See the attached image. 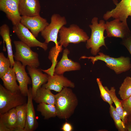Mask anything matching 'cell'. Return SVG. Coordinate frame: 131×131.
I'll use <instances>...</instances> for the list:
<instances>
[{"label": "cell", "instance_id": "cell-1", "mask_svg": "<svg viewBox=\"0 0 131 131\" xmlns=\"http://www.w3.org/2000/svg\"><path fill=\"white\" fill-rule=\"evenodd\" d=\"M78 103L75 94L70 89L65 87L56 95L55 106L57 116L59 118L66 119L73 114Z\"/></svg>", "mask_w": 131, "mask_h": 131}, {"label": "cell", "instance_id": "cell-2", "mask_svg": "<svg viewBox=\"0 0 131 131\" xmlns=\"http://www.w3.org/2000/svg\"><path fill=\"white\" fill-rule=\"evenodd\" d=\"M98 18L96 17H94L92 19V24L89 25L91 30V35L86 44L87 49H90L91 53L95 56L99 52L101 47L104 46L107 48L105 41L106 37L104 35L105 23L102 20L98 23Z\"/></svg>", "mask_w": 131, "mask_h": 131}, {"label": "cell", "instance_id": "cell-3", "mask_svg": "<svg viewBox=\"0 0 131 131\" xmlns=\"http://www.w3.org/2000/svg\"><path fill=\"white\" fill-rule=\"evenodd\" d=\"M95 56H82L80 58L90 59L93 64L98 60L104 62L106 66L113 70L117 74L127 72L131 69V58L129 57L121 56L115 58L110 56L101 52Z\"/></svg>", "mask_w": 131, "mask_h": 131}, {"label": "cell", "instance_id": "cell-4", "mask_svg": "<svg viewBox=\"0 0 131 131\" xmlns=\"http://www.w3.org/2000/svg\"><path fill=\"white\" fill-rule=\"evenodd\" d=\"M60 40L59 45L66 48L70 43L76 44L85 42L89 38L87 33L77 25H71L69 27L63 26L59 33Z\"/></svg>", "mask_w": 131, "mask_h": 131}, {"label": "cell", "instance_id": "cell-5", "mask_svg": "<svg viewBox=\"0 0 131 131\" xmlns=\"http://www.w3.org/2000/svg\"><path fill=\"white\" fill-rule=\"evenodd\" d=\"M14 43L16 52L14 57L23 65L37 68L39 66L38 54L33 51L31 47L20 41H15Z\"/></svg>", "mask_w": 131, "mask_h": 131}, {"label": "cell", "instance_id": "cell-6", "mask_svg": "<svg viewBox=\"0 0 131 131\" xmlns=\"http://www.w3.org/2000/svg\"><path fill=\"white\" fill-rule=\"evenodd\" d=\"M20 92L13 93L0 84V114L26 103L27 99Z\"/></svg>", "mask_w": 131, "mask_h": 131}, {"label": "cell", "instance_id": "cell-7", "mask_svg": "<svg viewBox=\"0 0 131 131\" xmlns=\"http://www.w3.org/2000/svg\"><path fill=\"white\" fill-rule=\"evenodd\" d=\"M66 23L65 17L57 14H53L51 17L50 24L41 32V36L45 40L44 42L48 44L52 41L56 45H59L57 41L58 33L62 27Z\"/></svg>", "mask_w": 131, "mask_h": 131}, {"label": "cell", "instance_id": "cell-8", "mask_svg": "<svg viewBox=\"0 0 131 131\" xmlns=\"http://www.w3.org/2000/svg\"><path fill=\"white\" fill-rule=\"evenodd\" d=\"M12 29L20 41L29 47H39L45 51L47 49L48 44L38 40L29 29L20 23L13 25Z\"/></svg>", "mask_w": 131, "mask_h": 131}, {"label": "cell", "instance_id": "cell-9", "mask_svg": "<svg viewBox=\"0 0 131 131\" xmlns=\"http://www.w3.org/2000/svg\"><path fill=\"white\" fill-rule=\"evenodd\" d=\"M115 7L108 11L104 14L103 18L105 20L113 17L127 23V19L131 17V0H121L118 3H115Z\"/></svg>", "mask_w": 131, "mask_h": 131}, {"label": "cell", "instance_id": "cell-10", "mask_svg": "<svg viewBox=\"0 0 131 131\" xmlns=\"http://www.w3.org/2000/svg\"><path fill=\"white\" fill-rule=\"evenodd\" d=\"M105 30L107 35L109 37H115L123 40L130 35L131 32L127 23L117 19L105 23Z\"/></svg>", "mask_w": 131, "mask_h": 131}, {"label": "cell", "instance_id": "cell-11", "mask_svg": "<svg viewBox=\"0 0 131 131\" xmlns=\"http://www.w3.org/2000/svg\"><path fill=\"white\" fill-rule=\"evenodd\" d=\"M20 0H0V10L5 13L13 25L20 23L21 16L18 10Z\"/></svg>", "mask_w": 131, "mask_h": 131}, {"label": "cell", "instance_id": "cell-12", "mask_svg": "<svg viewBox=\"0 0 131 131\" xmlns=\"http://www.w3.org/2000/svg\"><path fill=\"white\" fill-rule=\"evenodd\" d=\"M20 23L30 30L36 37L49 24L46 19L40 15L33 17L21 16Z\"/></svg>", "mask_w": 131, "mask_h": 131}, {"label": "cell", "instance_id": "cell-13", "mask_svg": "<svg viewBox=\"0 0 131 131\" xmlns=\"http://www.w3.org/2000/svg\"><path fill=\"white\" fill-rule=\"evenodd\" d=\"M48 75V81L42 86L50 90L59 92L65 87L74 88L75 87L74 83L63 75L54 74L53 76Z\"/></svg>", "mask_w": 131, "mask_h": 131}, {"label": "cell", "instance_id": "cell-14", "mask_svg": "<svg viewBox=\"0 0 131 131\" xmlns=\"http://www.w3.org/2000/svg\"><path fill=\"white\" fill-rule=\"evenodd\" d=\"M25 66L19 61H15L13 68L15 73L19 84L20 91L24 96L27 97L29 89L28 86L32 81L25 70Z\"/></svg>", "mask_w": 131, "mask_h": 131}, {"label": "cell", "instance_id": "cell-15", "mask_svg": "<svg viewBox=\"0 0 131 131\" xmlns=\"http://www.w3.org/2000/svg\"><path fill=\"white\" fill-rule=\"evenodd\" d=\"M69 50L66 48L63 51L61 59L58 62L55 69L54 74L63 75L66 72L79 70L81 68L80 64L69 59L68 55Z\"/></svg>", "mask_w": 131, "mask_h": 131}, {"label": "cell", "instance_id": "cell-16", "mask_svg": "<svg viewBox=\"0 0 131 131\" xmlns=\"http://www.w3.org/2000/svg\"><path fill=\"white\" fill-rule=\"evenodd\" d=\"M27 69L31 79V91L33 99L37 90L48 81V75L43 74L41 69L37 68L27 66Z\"/></svg>", "mask_w": 131, "mask_h": 131}, {"label": "cell", "instance_id": "cell-17", "mask_svg": "<svg viewBox=\"0 0 131 131\" xmlns=\"http://www.w3.org/2000/svg\"><path fill=\"white\" fill-rule=\"evenodd\" d=\"M31 89V88L30 87L27 96L26 119L24 129L25 131H34L38 126V123L36 119L33 103Z\"/></svg>", "mask_w": 131, "mask_h": 131}, {"label": "cell", "instance_id": "cell-18", "mask_svg": "<svg viewBox=\"0 0 131 131\" xmlns=\"http://www.w3.org/2000/svg\"><path fill=\"white\" fill-rule=\"evenodd\" d=\"M41 6L39 0H20L18 12L21 16L33 17L40 15Z\"/></svg>", "mask_w": 131, "mask_h": 131}, {"label": "cell", "instance_id": "cell-19", "mask_svg": "<svg viewBox=\"0 0 131 131\" xmlns=\"http://www.w3.org/2000/svg\"><path fill=\"white\" fill-rule=\"evenodd\" d=\"M1 79L6 89L13 93L20 92L19 86L16 82V74L13 68L10 67Z\"/></svg>", "mask_w": 131, "mask_h": 131}, {"label": "cell", "instance_id": "cell-20", "mask_svg": "<svg viewBox=\"0 0 131 131\" xmlns=\"http://www.w3.org/2000/svg\"><path fill=\"white\" fill-rule=\"evenodd\" d=\"M33 100L37 103L55 105L56 95L53 94L50 90L42 86L37 90Z\"/></svg>", "mask_w": 131, "mask_h": 131}, {"label": "cell", "instance_id": "cell-21", "mask_svg": "<svg viewBox=\"0 0 131 131\" xmlns=\"http://www.w3.org/2000/svg\"><path fill=\"white\" fill-rule=\"evenodd\" d=\"M0 35L1 36L3 42L6 43L8 54V58L10 60V67L13 68L15 64L14 56L12 46L11 40L10 35V29L8 25L4 24L0 27Z\"/></svg>", "mask_w": 131, "mask_h": 131}, {"label": "cell", "instance_id": "cell-22", "mask_svg": "<svg viewBox=\"0 0 131 131\" xmlns=\"http://www.w3.org/2000/svg\"><path fill=\"white\" fill-rule=\"evenodd\" d=\"M0 123L12 131L17 128V119L16 107L12 108L3 114H0Z\"/></svg>", "mask_w": 131, "mask_h": 131}, {"label": "cell", "instance_id": "cell-23", "mask_svg": "<svg viewBox=\"0 0 131 131\" xmlns=\"http://www.w3.org/2000/svg\"><path fill=\"white\" fill-rule=\"evenodd\" d=\"M104 87L115 104L116 111L120 115L122 120L125 124L127 122L128 116L126 112L123 108L121 100H119L116 95L115 89V87H111L110 90L106 86Z\"/></svg>", "mask_w": 131, "mask_h": 131}, {"label": "cell", "instance_id": "cell-24", "mask_svg": "<svg viewBox=\"0 0 131 131\" xmlns=\"http://www.w3.org/2000/svg\"><path fill=\"white\" fill-rule=\"evenodd\" d=\"M62 46L59 45L53 47L49 52L48 58L52 63L51 67L47 70L41 69L48 75L53 76L54 74L55 69L57 63V58L59 53L62 51Z\"/></svg>", "mask_w": 131, "mask_h": 131}, {"label": "cell", "instance_id": "cell-25", "mask_svg": "<svg viewBox=\"0 0 131 131\" xmlns=\"http://www.w3.org/2000/svg\"><path fill=\"white\" fill-rule=\"evenodd\" d=\"M37 110L41 113L45 119L57 116V110L54 105L43 103H39L37 106Z\"/></svg>", "mask_w": 131, "mask_h": 131}, {"label": "cell", "instance_id": "cell-26", "mask_svg": "<svg viewBox=\"0 0 131 131\" xmlns=\"http://www.w3.org/2000/svg\"><path fill=\"white\" fill-rule=\"evenodd\" d=\"M27 103L16 107L17 119V127L24 129L26 119Z\"/></svg>", "mask_w": 131, "mask_h": 131}, {"label": "cell", "instance_id": "cell-27", "mask_svg": "<svg viewBox=\"0 0 131 131\" xmlns=\"http://www.w3.org/2000/svg\"><path fill=\"white\" fill-rule=\"evenodd\" d=\"M122 100L125 99L131 96V77H126L119 88L118 92Z\"/></svg>", "mask_w": 131, "mask_h": 131}, {"label": "cell", "instance_id": "cell-28", "mask_svg": "<svg viewBox=\"0 0 131 131\" xmlns=\"http://www.w3.org/2000/svg\"><path fill=\"white\" fill-rule=\"evenodd\" d=\"M110 106V113L114 121L116 128L119 131H127L125 124L116 111L115 108L112 105Z\"/></svg>", "mask_w": 131, "mask_h": 131}, {"label": "cell", "instance_id": "cell-29", "mask_svg": "<svg viewBox=\"0 0 131 131\" xmlns=\"http://www.w3.org/2000/svg\"><path fill=\"white\" fill-rule=\"evenodd\" d=\"M11 63L8 58H6L3 53H0V78L3 76L10 67Z\"/></svg>", "mask_w": 131, "mask_h": 131}, {"label": "cell", "instance_id": "cell-30", "mask_svg": "<svg viewBox=\"0 0 131 131\" xmlns=\"http://www.w3.org/2000/svg\"><path fill=\"white\" fill-rule=\"evenodd\" d=\"M96 81L100 90V96L102 99L110 105H112L114 102L108 92L103 86L100 78H97Z\"/></svg>", "mask_w": 131, "mask_h": 131}, {"label": "cell", "instance_id": "cell-31", "mask_svg": "<svg viewBox=\"0 0 131 131\" xmlns=\"http://www.w3.org/2000/svg\"><path fill=\"white\" fill-rule=\"evenodd\" d=\"M121 102L128 117L131 115V96L125 99L121 100Z\"/></svg>", "mask_w": 131, "mask_h": 131}, {"label": "cell", "instance_id": "cell-32", "mask_svg": "<svg viewBox=\"0 0 131 131\" xmlns=\"http://www.w3.org/2000/svg\"><path fill=\"white\" fill-rule=\"evenodd\" d=\"M122 43L126 48L131 55V34L127 38L122 40Z\"/></svg>", "mask_w": 131, "mask_h": 131}, {"label": "cell", "instance_id": "cell-33", "mask_svg": "<svg viewBox=\"0 0 131 131\" xmlns=\"http://www.w3.org/2000/svg\"><path fill=\"white\" fill-rule=\"evenodd\" d=\"M61 129L63 131H72L73 127L70 123L66 122L63 125Z\"/></svg>", "mask_w": 131, "mask_h": 131}, {"label": "cell", "instance_id": "cell-34", "mask_svg": "<svg viewBox=\"0 0 131 131\" xmlns=\"http://www.w3.org/2000/svg\"><path fill=\"white\" fill-rule=\"evenodd\" d=\"M0 131H12L11 130L0 123Z\"/></svg>", "mask_w": 131, "mask_h": 131}, {"label": "cell", "instance_id": "cell-35", "mask_svg": "<svg viewBox=\"0 0 131 131\" xmlns=\"http://www.w3.org/2000/svg\"><path fill=\"white\" fill-rule=\"evenodd\" d=\"M125 125L127 131H131V121L127 122Z\"/></svg>", "mask_w": 131, "mask_h": 131}, {"label": "cell", "instance_id": "cell-36", "mask_svg": "<svg viewBox=\"0 0 131 131\" xmlns=\"http://www.w3.org/2000/svg\"><path fill=\"white\" fill-rule=\"evenodd\" d=\"M131 121V115L128 116L127 118V122Z\"/></svg>", "mask_w": 131, "mask_h": 131}, {"label": "cell", "instance_id": "cell-37", "mask_svg": "<svg viewBox=\"0 0 131 131\" xmlns=\"http://www.w3.org/2000/svg\"><path fill=\"white\" fill-rule=\"evenodd\" d=\"M131 73V69H130Z\"/></svg>", "mask_w": 131, "mask_h": 131}]
</instances>
